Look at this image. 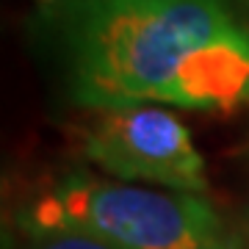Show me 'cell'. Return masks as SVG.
I'll return each mask as SVG.
<instances>
[{
	"label": "cell",
	"instance_id": "6da1fadb",
	"mask_svg": "<svg viewBox=\"0 0 249 249\" xmlns=\"http://www.w3.org/2000/svg\"><path fill=\"white\" fill-rule=\"evenodd\" d=\"M67 45L70 97L83 108L249 106V22L232 0H83Z\"/></svg>",
	"mask_w": 249,
	"mask_h": 249
},
{
	"label": "cell",
	"instance_id": "7a4b0ae2",
	"mask_svg": "<svg viewBox=\"0 0 249 249\" xmlns=\"http://www.w3.org/2000/svg\"><path fill=\"white\" fill-rule=\"evenodd\" d=\"M22 227L72 230L114 249H199L227 232L205 194L67 175L36 196Z\"/></svg>",
	"mask_w": 249,
	"mask_h": 249
},
{
	"label": "cell",
	"instance_id": "3957f363",
	"mask_svg": "<svg viewBox=\"0 0 249 249\" xmlns=\"http://www.w3.org/2000/svg\"><path fill=\"white\" fill-rule=\"evenodd\" d=\"M83 155L124 183L208 194L205 158L186 122L155 103L97 111L83 136Z\"/></svg>",
	"mask_w": 249,
	"mask_h": 249
},
{
	"label": "cell",
	"instance_id": "277c9868",
	"mask_svg": "<svg viewBox=\"0 0 249 249\" xmlns=\"http://www.w3.org/2000/svg\"><path fill=\"white\" fill-rule=\"evenodd\" d=\"M22 249H114V247H108V244L91 238V235H83V232L25 227Z\"/></svg>",
	"mask_w": 249,
	"mask_h": 249
},
{
	"label": "cell",
	"instance_id": "5b68a950",
	"mask_svg": "<svg viewBox=\"0 0 249 249\" xmlns=\"http://www.w3.org/2000/svg\"><path fill=\"white\" fill-rule=\"evenodd\" d=\"M199 249H249V244H247V238L241 235L238 227H235V230L227 227V232H222L219 238H213L211 244H205V247H199Z\"/></svg>",
	"mask_w": 249,
	"mask_h": 249
},
{
	"label": "cell",
	"instance_id": "8992f818",
	"mask_svg": "<svg viewBox=\"0 0 249 249\" xmlns=\"http://www.w3.org/2000/svg\"><path fill=\"white\" fill-rule=\"evenodd\" d=\"M238 230H241V235H244V238H247V244H249V202H247V208H244V213H241Z\"/></svg>",
	"mask_w": 249,
	"mask_h": 249
},
{
	"label": "cell",
	"instance_id": "52a82bcc",
	"mask_svg": "<svg viewBox=\"0 0 249 249\" xmlns=\"http://www.w3.org/2000/svg\"><path fill=\"white\" fill-rule=\"evenodd\" d=\"M238 6H241L244 11H247V14H249V0H238Z\"/></svg>",
	"mask_w": 249,
	"mask_h": 249
},
{
	"label": "cell",
	"instance_id": "ba28073f",
	"mask_svg": "<svg viewBox=\"0 0 249 249\" xmlns=\"http://www.w3.org/2000/svg\"><path fill=\"white\" fill-rule=\"evenodd\" d=\"M39 3H61V0H39Z\"/></svg>",
	"mask_w": 249,
	"mask_h": 249
}]
</instances>
